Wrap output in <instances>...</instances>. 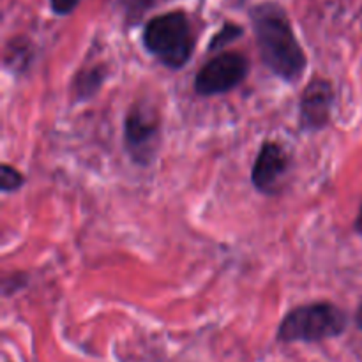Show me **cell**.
I'll use <instances>...</instances> for the list:
<instances>
[{
	"label": "cell",
	"instance_id": "cell-1",
	"mask_svg": "<svg viewBox=\"0 0 362 362\" xmlns=\"http://www.w3.org/2000/svg\"><path fill=\"white\" fill-rule=\"evenodd\" d=\"M251 20L264 66L288 83L300 80L308 59L285 11L278 4L265 2L255 7Z\"/></svg>",
	"mask_w": 362,
	"mask_h": 362
},
{
	"label": "cell",
	"instance_id": "cell-3",
	"mask_svg": "<svg viewBox=\"0 0 362 362\" xmlns=\"http://www.w3.org/2000/svg\"><path fill=\"white\" fill-rule=\"evenodd\" d=\"M144 45L163 66L180 69L194 52V34L184 13H166L152 18L144 30Z\"/></svg>",
	"mask_w": 362,
	"mask_h": 362
},
{
	"label": "cell",
	"instance_id": "cell-9",
	"mask_svg": "<svg viewBox=\"0 0 362 362\" xmlns=\"http://www.w3.org/2000/svg\"><path fill=\"white\" fill-rule=\"evenodd\" d=\"M243 27L235 23H225L221 30L212 37L211 45H209V52H218V49L225 48L226 45H230L232 41H235L239 35H243Z\"/></svg>",
	"mask_w": 362,
	"mask_h": 362
},
{
	"label": "cell",
	"instance_id": "cell-5",
	"mask_svg": "<svg viewBox=\"0 0 362 362\" xmlns=\"http://www.w3.org/2000/svg\"><path fill=\"white\" fill-rule=\"evenodd\" d=\"M158 113L145 105L129 110L124 122V144L127 152L138 165H148L154 159L159 141Z\"/></svg>",
	"mask_w": 362,
	"mask_h": 362
},
{
	"label": "cell",
	"instance_id": "cell-13",
	"mask_svg": "<svg viewBox=\"0 0 362 362\" xmlns=\"http://www.w3.org/2000/svg\"><path fill=\"white\" fill-rule=\"evenodd\" d=\"M356 324H357V327H359L361 331H362V303H361V306L357 308V313H356Z\"/></svg>",
	"mask_w": 362,
	"mask_h": 362
},
{
	"label": "cell",
	"instance_id": "cell-2",
	"mask_svg": "<svg viewBox=\"0 0 362 362\" xmlns=\"http://www.w3.org/2000/svg\"><path fill=\"white\" fill-rule=\"evenodd\" d=\"M349 317L332 303H313L290 311L279 324L276 338L281 343H318L341 336Z\"/></svg>",
	"mask_w": 362,
	"mask_h": 362
},
{
	"label": "cell",
	"instance_id": "cell-6",
	"mask_svg": "<svg viewBox=\"0 0 362 362\" xmlns=\"http://www.w3.org/2000/svg\"><path fill=\"white\" fill-rule=\"evenodd\" d=\"M334 90L329 80L315 78L306 85L299 103L300 127L306 131H320L331 120Z\"/></svg>",
	"mask_w": 362,
	"mask_h": 362
},
{
	"label": "cell",
	"instance_id": "cell-4",
	"mask_svg": "<svg viewBox=\"0 0 362 362\" xmlns=\"http://www.w3.org/2000/svg\"><path fill=\"white\" fill-rule=\"evenodd\" d=\"M250 74V60L239 52L219 53L209 60L194 78V90L197 94L209 95L225 94L239 87Z\"/></svg>",
	"mask_w": 362,
	"mask_h": 362
},
{
	"label": "cell",
	"instance_id": "cell-11",
	"mask_svg": "<svg viewBox=\"0 0 362 362\" xmlns=\"http://www.w3.org/2000/svg\"><path fill=\"white\" fill-rule=\"evenodd\" d=\"M49 4H52L53 13L59 14V16H66L76 9L80 0H49Z\"/></svg>",
	"mask_w": 362,
	"mask_h": 362
},
{
	"label": "cell",
	"instance_id": "cell-10",
	"mask_svg": "<svg viewBox=\"0 0 362 362\" xmlns=\"http://www.w3.org/2000/svg\"><path fill=\"white\" fill-rule=\"evenodd\" d=\"M25 184V177L13 168L11 165H2L0 168V189L2 193H11V191H18Z\"/></svg>",
	"mask_w": 362,
	"mask_h": 362
},
{
	"label": "cell",
	"instance_id": "cell-7",
	"mask_svg": "<svg viewBox=\"0 0 362 362\" xmlns=\"http://www.w3.org/2000/svg\"><path fill=\"white\" fill-rule=\"evenodd\" d=\"M288 158L276 141H265L255 159L251 180L260 193L272 194L278 189L279 179L286 173Z\"/></svg>",
	"mask_w": 362,
	"mask_h": 362
},
{
	"label": "cell",
	"instance_id": "cell-12",
	"mask_svg": "<svg viewBox=\"0 0 362 362\" xmlns=\"http://www.w3.org/2000/svg\"><path fill=\"white\" fill-rule=\"evenodd\" d=\"M354 228H356V232L359 233V235H362V205L359 209V214H357L356 218V223H354Z\"/></svg>",
	"mask_w": 362,
	"mask_h": 362
},
{
	"label": "cell",
	"instance_id": "cell-8",
	"mask_svg": "<svg viewBox=\"0 0 362 362\" xmlns=\"http://www.w3.org/2000/svg\"><path fill=\"white\" fill-rule=\"evenodd\" d=\"M105 78L106 71L101 66H95L92 69H83L80 74H76L73 81V94L76 101H85V99H90L92 95L98 94Z\"/></svg>",
	"mask_w": 362,
	"mask_h": 362
}]
</instances>
